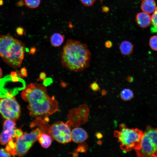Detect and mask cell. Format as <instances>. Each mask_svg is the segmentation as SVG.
<instances>
[{"instance_id": "1", "label": "cell", "mask_w": 157, "mask_h": 157, "mask_svg": "<svg viewBox=\"0 0 157 157\" xmlns=\"http://www.w3.org/2000/svg\"><path fill=\"white\" fill-rule=\"evenodd\" d=\"M22 99L28 103L29 115L48 122L49 116L59 110L58 103L54 96L50 97L45 86L42 84L31 83L21 93Z\"/></svg>"}, {"instance_id": "2", "label": "cell", "mask_w": 157, "mask_h": 157, "mask_svg": "<svg viewBox=\"0 0 157 157\" xmlns=\"http://www.w3.org/2000/svg\"><path fill=\"white\" fill-rule=\"evenodd\" d=\"M63 65L71 71H83L89 66L91 54L87 46L81 42L69 39L61 53Z\"/></svg>"}, {"instance_id": "3", "label": "cell", "mask_w": 157, "mask_h": 157, "mask_svg": "<svg viewBox=\"0 0 157 157\" xmlns=\"http://www.w3.org/2000/svg\"><path fill=\"white\" fill-rule=\"evenodd\" d=\"M25 50L21 41L9 34L0 35V57L10 66L16 69L21 66Z\"/></svg>"}, {"instance_id": "4", "label": "cell", "mask_w": 157, "mask_h": 157, "mask_svg": "<svg viewBox=\"0 0 157 157\" xmlns=\"http://www.w3.org/2000/svg\"><path fill=\"white\" fill-rule=\"evenodd\" d=\"M115 136L120 143L122 149L130 151L140 148L144 133L137 128H129L125 125H120V130L115 132Z\"/></svg>"}, {"instance_id": "5", "label": "cell", "mask_w": 157, "mask_h": 157, "mask_svg": "<svg viewBox=\"0 0 157 157\" xmlns=\"http://www.w3.org/2000/svg\"><path fill=\"white\" fill-rule=\"evenodd\" d=\"M136 151L138 157H157V127H146L140 148Z\"/></svg>"}, {"instance_id": "6", "label": "cell", "mask_w": 157, "mask_h": 157, "mask_svg": "<svg viewBox=\"0 0 157 157\" xmlns=\"http://www.w3.org/2000/svg\"><path fill=\"white\" fill-rule=\"evenodd\" d=\"M21 112L19 103L10 93L0 98V114L4 118L15 121L19 119Z\"/></svg>"}, {"instance_id": "7", "label": "cell", "mask_w": 157, "mask_h": 157, "mask_svg": "<svg viewBox=\"0 0 157 157\" xmlns=\"http://www.w3.org/2000/svg\"><path fill=\"white\" fill-rule=\"evenodd\" d=\"M70 125L68 121L65 123L56 122L50 126L47 134L60 143H68L72 140Z\"/></svg>"}, {"instance_id": "8", "label": "cell", "mask_w": 157, "mask_h": 157, "mask_svg": "<svg viewBox=\"0 0 157 157\" xmlns=\"http://www.w3.org/2000/svg\"><path fill=\"white\" fill-rule=\"evenodd\" d=\"M41 131L38 127L30 133L25 132L15 139L16 156H22L25 155L34 143L38 140Z\"/></svg>"}, {"instance_id": "9", "label": "cell", "mask_w": 157, "mask_h": 157, "mask_svg": "<svg viewBox=\"0 0 157 157\" xmlns=\"http://www.w3.org/2000/svg\"><path fill=\"white\" fill-rule=\"evenodd\" d=\"M15 121L6 119L3 124V129L0 133V143L2 145L6 144L13 138L17 137L15 135Z\"/></svg>"}, {"instance_id": "10", "label": "cell", "mask_w": 157, "mask_h": 157, "mask_svg": "<svg viewBox=\"0 0 157 157\" xmlns=\"http://www.w3.org/2000/svg\"><path fill=\"white\" fill-rule=\"evenodd\" d=\"M72 140L76 143L82 142L88 138L87 133L85 130L80 127L73 129L71 131Z\"/></svg>"}, {"instance_id": "11", "label": "cell", "mask_w": 157, "mask_h": 157, "mask_svg": "<svg viewBox=\"0 0 157 157\" xmlns=\"http://www.w3.org/2000/svg\"><path fill=\"white\" fill-rule=\"evenodd\" d=\"M135 21L139 26L144 28L150 25L151 23V17L147 13H140L137 14Z\"/></svg>"}, {"instance_id": "12", "label": "cell", "mask_w": 157, "mask_h": 157, "mask_svg": "<svg viewBox=\"0 0 157 157\" xmlns=\"http://www.w3.org/2000/svg\"><path fill=\"white\" fill-rule=\"evenodd\" d=\"M141 7L144 12L150 14L155 10L156 3L154 0H143L141 3Z\"/></svg>"}, {"instance_id": "13", "label": "cell", "mask_w": 157, "mask_h": 157, "mask_svg": "<svg viewBox=\"0 0 157 157\" xmlns=\"http://www.w3.org/2000/svg\"><path fill=\"white\" fill-rule=\"evenodd\" d=\"M38 140L42 146L44 148L49 147L52 142V138L49 134L42 132L38 135Z\"/></svg>"}, {"instance_id": "14", "label": "cell", "mask_w": 157, "mask_h": 157, "mask_svg": "<svg viewBox=\"0 0 157 157\" xmlns=\"http://www.w3.org/2000/svg\"><path fill=\"white\" fill-rule=\"evenodd\" d=\"M133 47V45L131 42L127 41H124L120 44L119 49L122 55L128 56L132 53Z\"/></svg>"}, {"instance_id": "15", "label": "cell", "mask_w": 157, "mask_h": 157, "mask_svg": "<svg viewBox=\"0 0 157 157\" xmlns=\"http://www.w3.org/2000/svg\"><path fill=\"white\" fill-rule=\"evenodd\" d=\"M65 35L58 33H55L51 36L50 41L51 45L54 47H58L63 43Z\"/></svg>"}, {"instance_id": "16", "label": "cell", "mask_w": 157, "mask_h": 157, "mask_svg": "<svg viewBox=\"0 0 157 157\" xmlns=\"http://www.w3.org/2000/svg\"><path fill=\"white\" fill-rule=\"evenodd\" d=\"M120 97L121 99L124 101L130 100L134 97L132 91L129 88H124L120 93Z\"/></svg>"}, {"instance_id": "17", "label": "cell", "mask_w": 157, "mask_h": 157, "mask_svg": "<svg viewBox=\"0 0 157 157\" xmlns=\"http://www.w3.org/2000/svg\"><path fill=\"white\" fill-rule=\"evenodd\" d=\"M151 32L157 33V7L151 17Z\"/></svg>"}, {"instance_id": "18", "label": "cell", "mask_w": 157, "mask_h": 157, "mask_svg": "<svg viewBox=\"0 0 157 157\" xmlns=\"http://www.w3.org/2000/svg\"><path fill=\"white\" fill-rule=\"evenodd\" d=\"M40 0H24L25 4L28 7L32 9L38 7L40 3Z\"/></svg>"}, {"instance_id": "19", "label": "cell", "mask_w": 157, "mask_h": 157, "mask_svg": "<svg viewBox=\"0 0 157 157\" xmlns=\"http://www.w3.org/2000/svg\"><path fill=\"white\" fill-rule=\"evenodd\" d=\"M149 45L153 50L157 51V35L151 37L149 41Z\"/></svg>"}, {"instance_id": "20", "label": "cell", "mask_w": 157, "mask_h": 157, "mask_svg": "<svg viewBox=\"0 0 157 157\" xmlns=\"http://www.w3.org/2000/svg\"><path fill=\"white\" fill-rule=\"evenodd\" d=\"M85 6H90L95 2V0H79Z\"/></svg>"}, {"instance_id": "21", "label": "cell", "mask_w": 157, "mask_h": 157, "mask_svg": "<svg viewBox=\"0 0 157 157\" xmlns=\"http://www.w3.org/2000/svg\"><path fill=\"white\" fill-rule=\"evenodd\" d=\"M11 156V154L6 149H0V157H9Z\"/></svg>"}, {"instance_id": "22", "label": "cell", "mask_w": 157, "mask_h": 157, "mask_svg": "<svg viewBox=\"0 0 157 157\" xmlns=\"http://www.w3.org/2000/svg\"><path fill=\"white\" fill-rule=\"evenodd\" d=\"M90 88L93 91H98L99 89V85L97 82V81H94L90 84Z\"/></svg>"}, {"instance_id": "23", "label": "cell", "mask_w": 157, "mask_h": 157, "mask_svg": "<svg viewBox=\"0 0 157 157\" xmlns=\"http://www.w3.org/2000/svg\"><path fill=\"white\" fill-rule=\"evenodd\" d=\"M19 76L22 78L27 77L28 73L27 69L25 67L22 68L19 71Z\"/></svg>"}, {"instance_id": "24", "label": "cell", "mask_w": 157, "mask_h": 157, "mask_svg": "<svg viewBox=\"0 0 157 157\" xmlns=\"http://www.w3.org/2000/svg\"><path fill=\"white\" fill-rule=\"evenodd\" d=\"M16 31L17 34L20 36L23 35L25 33L24 29L20 27L17 28Z\"/></svg>"}, {"instance_id": "25", "label": "cell", "mask_w": 157, "mask_h": 157, "mask_svg": "<svg viewBox=\"0 0 157 157\" xmlns=\"http://www.w3.org/2000/svg\"><path fill=\"white\" fill-rule=\"evenodd\" d=\"M46 77V73L44 72H41L40 74L39 78L37 79V81H44L45 80Z\"/></svg>"}, {"instance_id": "26", "label": "cell", "mask_w": 157, "mask_h": 157, "mask_svg": "<svg viewBox=\"0 0 157 157\" xmlns=\"http://www.w3.org/2000/svg\"><path fill=\"white\" fill-rule=\"evenodd\" d=\"M105 46L107 48H111L113 46V43L110 40H107L105 42Z\"/></svg>"}, {"instance_id": "27", "label": "cell", "mask_w": 157, "mask_h": 157, "mask_svg": "<svg viewBox=\"0 0 157 157\" xmlns=\"http://www.w3.org/2000/svg\"><path fill=\"white\" fill-rule=\"evenodd\" d=\"M36 51V48L34 47H31L29 51V53L30 55H33L35 53Z\"/></svg>"}, {"instance_id": "28", "label": "cell", "mask_w": 157, "mask_h": 157, "mask_svg": "<svg viewBox=\"0 0 157 157\" xmlns=\"http://www.w3.org/2000/svg\"><path fill=\"white\" fill-rule=\"evenodd\" d=\"M102 10L103 12L107 13L109 11V8L108 7L104 6L102 7Z\"/></svg>"}, {"instance_id": "29", "label": "cell", "mask_w": 157, "mask_h": 157, "mask_svg": "<svg viewBox=\"0 0 157 157\" xmlns=\"http://www.w3.org/2000/svg\"><path fill=\"white\" fill-rule=\"evenodd\" d=\"M25 3H24L22 1H20L17 2V5L19 6H22L24 5Z\"/></svg>"}, {"instance_id": "30", "label": "cell", "mask_w": 157, "mask_h": 157, "mask_svg": "<svg viewBox=\"0 0 157 157\" xmlns=\"http://www.w3.org/2000/svg\"><path fill=\"white\" fill-rule=\"evenodd\" d=\"M3 75V72L1 69L0 67V79L1 78Z\"/></svg>"}, {"instance_id": "31", "label": "cell", "mask_w": 157, "mask_h": 157, "mask_svg": "<svg viewBox=\"0 0 157 157\" xmlns=\"http://www.w3.org/2000/svg\"><path fill=\"white\" fill-rule=\"evenodd\" d=\"M3 1L1 0H0V5H1L3 4Z\"/></svg>"}]
</instances>
